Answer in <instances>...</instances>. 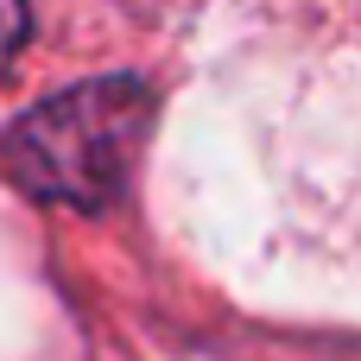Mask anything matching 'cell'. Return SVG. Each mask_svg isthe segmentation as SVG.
<instances>
[{
	"label": "cell",
	"mask_w": 361,
	"mask_h": 361,
	"mask_svg": "<svg viewBox=\"0 0 361 361\" xmlns=\"http://www.w3.org/2000/svg\"><path fill=\"white\" fill-rule=\"evenodd\" d=\"M146 114L152 102L140 82H82L70 95L38 102L0 140V159L32 197L102 209L127 184V165L146 140Z\"/></svg>",
	"instance_id": "1"
},
{
	"label": "cell",
	"mask_w": 361,
	"mask_h": 361,
	"mask_svg": "<svg viewBox=\"0 0 361 361\" xmlns=\"http://www.w3.org/2000/svg\"><path fill=\"white\" fill-rule=\"evenodd\" d=\"M19 38H25V0H0V57L19 51Z\"/></svg>",
	"instance_id": "2"
}]
</instances>
